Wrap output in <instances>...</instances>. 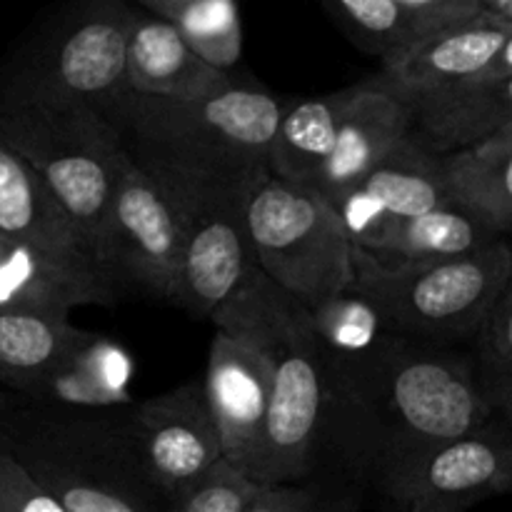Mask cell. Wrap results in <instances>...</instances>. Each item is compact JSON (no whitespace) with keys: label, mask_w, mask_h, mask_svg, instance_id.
Instances as JSON below:
<instances>
[{"label":"cell","mask_w":512,"mask_h":512,"mask_svg":"<svg viewBox=\"0 0 512 512\" xmlns=\"http://www.w3.org/2000/svg\"><path fill=\"white\" fill-rule=\"evenodd\" d=\"M268 90L233 80L200 100L120 93L105 110L135 165L158 180L183 213L243 208L270 173V150L285 113Z\"/></svg>","instance_id":"obj_1"},{"label":"cell","mask_w":512,"mask_h":512,"mask_svg":"<svg viewBox=\"0 0 512 512\" xmlns=\"http://www.w3.org/2000/svg\"><path fill=\"white\" fill-rule=\"evenodd\" d=\"M333 358L373 440V473L495 420L475 355L385 335L365 353Z\"/></svg>","instance_id":"obj_2"},{"label":"cell","mask_w":512,"mask_h":512,"mask_svg":"<svg viewBox=\"0 0 512 512\" xmlns=\"http://www.w3.org/2000/svg\"><path fill=\"white\" fill-rule=\"evenodd\" d=\"M5 450L68 512H168L133 428V405L65 410L10 398Z\"/></svg>","instance_id":"obj_3"},{"label":"cell","mask_w":512,"mask_h":512,"mask_svg":"<svg viewBox=\"0 0 512 512\" xmlns=\"http://www.w3.org/2000/svg\"><path fill=\"white\" fill-rule=\"evenodd\" d=\"M375 450L333 353L303 330L278 350L275 388L253 480L258 485L330 483L373 473Z\"/></svg>","instance_id":"obj_4"},{"label":"cell","mask_w":512,"mask_h":512,"mask_svg":"<svg viewBox=\"0 0 512 512\" xmlns=\"http://www.w3.org/2000/svg\"><path fill=\"white\" fill-rule=\"evenodd\" d=\"M353 293L378 310L388 335L453 348L475 343L512 273V240L443 263H390L355 245Z\"/></svg>","instance_id":"obj_5"},{"label":"cell","mask_w":512,"mask_h":512,"mask_svg":"<svg viewBox=\"0 0 512 512\" xmlns=\"http://www.w3.org/2000/svg\"><path fill=\"white\" fill-rule=\"evenodd\" d=\"M0 138L33 165L110 275V213L123 158L113 123L80 103L10 98L0 100Z\"/></svg>","instance_id":"obj_6"},{"label":"cell","mask_w":512,"mask_h":512,"mask_svg":"<svg viewBox=\"0 0 512 512\" xmlns=\"http://www.w3.org/2000/svg\"><path fill=\"white\" fill-rule=\"evenodd\" d=\"M188 220L183 268L173 303L210 320L218 333L283 348L308 330V310L260 268L243 208L183 213Z\"/></svg>","instance_id":"obj_7"},{"label":"cell","mask_w":512,"mask_h":512,"mask_svg":"<svg viewBox=\"0 0 512 512\" xmlns=\"http://www.w3.org/2000/svg\"><path fill=\"white\" fill-rule=\"evenodd\" d=\"M243 223L260 268L305 310L353 288L355 245L318 190L268 173L245 198Z\"/></svg>","instance_id":"obj_8"},{"label":"cell","mask_w":512,"mask_h":512,"mask_svg":"<svg viewBox=\"0 0 512 512\" xmlns=\"http://www.w3.org/2000/svg\"><path fill=\"white\" fill-rule=\"evenodd\" d=\"M133 5L93 0L45 20L0 65V100H60L105 113L125 93Z\"/></svg>","instance_id":"obj_9"},{"label":"cell","mask_w":512,"mask_h":512,"mask_svg":"<svg viewBox=\"0 0 512 512\" xmlns=\"http://www.w3.org/2000/svg\"><path fill=\"white\" fill-rule=\"evenodd\" d=\"M188 243V220L168 190L123 150L110 213L108 270L118 288L173 303Z\"/></svg>","instance_id":"obj_10"},{"label":"cell","mask_w":512,"mask_h":512,"mask_svg":"<svg viewBox=\"0 0 512 512\" xmlns=\"http://www.w3.org/2000/svg\"><path fill=\"white\" fill-rule=\"evenodd\" d=\"M373 480L400 508L435 503L465 512L490 495L512 493V430L495 418L465 438L383 465Z\"/></svg>","instance_id":"obj_11"},{"label":"cell","mask_w":512,"mask_h":512,"mask_svg":"<svg viewBox=\"0 0 512 512\" xmlns=\"http://www.w3.org/2000/svg\"><path fill=\"white\" fill-rule=\"evenodd\" d=\"M133 428L150 478L170 500L225 460L203 380L133 403Z\"/></svg>","instance_id":"obj_12"},{"label":"cell","mask_w":512,"mask_h":512,"mask_svg":"<svg viewBox=\"0 0 512 512\" xmlns=\"http://www.w3.org/2000/svg\"><path fill=\"white\" fill-rule=\"evenodd\" d=\"M278 350L218 330L210 343L203 385L223 440V455L250 480L273 398Z\"/></svg>","instance_id":"obj_13"},{"label":"cell","mask_w":512,"mask_h":512,"mask_svg":"<svg viewBox=\"0 0 512 512\" xmlns=\"http://www.w3.org/2000/svg\"><path fill=\"white\" fill-rule=\"evenodd\" d=\"M458 203L445 175L443 153L413 133L333 205L353 245H363L388 225Z\"/></svg>","instance_id":"obj_14"},{"label":"cell","mask_w":512,"mask_h":512,"mask_svg":"<svg viewBox=\"0 0 512 512\" xmlns=\"http://www.w3.org/2000/svg\"><path fill=\"white\" fill-rule=\"evenodd\" d=\"M0 235L30 245L75 270L108 278L115 285L78 225L50 193L45 180L3 138H0Z\"/></svg>","instance_id":"obj_15"},{"label":"cell","mask_w":512,"mask_h":512,"mask_svg":"<svg viewBox=\"0 0 512 512\" xmlns=\"http://www.w3.org/2000/svg\"><path fill=\"white\" fill-rule=\"evenodd\" d=\"M415 133L410 105L373 80L358 83V95L345 118L333 155L308 188L338 203L375 165L383 163Z\"/></svg>","instance_id":"obj_16"},{"label":"cell","mask_w":512,"mask_h":512,"mask_svg":"<svg viewBox=\"0 0 512 512\" xmlns=\"http://www.w3.org/2000/svg\"><path fill=\"white\" fill-rule=\"evenodd\" d=\"M510 38V30L470 23L415 45L393 63L383 65L373 83L403 98L408 105L473 85L488 70Z\"/></svg>","instance_id":"obj_17"},{"label":"cell","mask_w":512,"mask_h":512,"mask_svg":"<svg viewBox=\"0 0 512 512\" xmlns=\"http://www.w3.org/2000/svg\"><path fill=\"white\" fill-rule=\"evenodd\" d=\"M188 48L178 30L138 5L125 50V88L143 98L200 100L233 83Z\"/></svg>","instance_id":"obj_18"},{"label":"cell","mask_w":512,"mask_h":512,"mask_svg":"<svg viewBox=\"0 0 512 512\" xmlns=\"http://www.w3.org/2000/svg\"><path fill=\"white\" fill-rule=\"evenodd\" d=\"M118 285L100 275L58 263L50 255L0 235V313L68 318L83 305H110Z\"/></svg>","instance_id":"obj_19"},{"label":"cell","mask_w":512,"mask_h":512,"mask_svg":"<svg viewBox=\"0 0 512 512\" xmlns=\"http://www.w3.org/2000/svg\"><path fill=\"white\" fill-rule=\"evenodd\" d=\"M135 360L118 340L85 333L68 358L35 385L28 395L33 403L65 410H115L133 405L130 383Z\"/></svg>","instance_id":"obj_20"},{"label":"cell","mask_w":512,"mask_h":512,"mask_svg":"<svg viewBox=\"0 0 512 512\" xmlns=\"http://www.w3.org/2000/svg\"><path fill=\"white\" fill-rule=\"evenodd\" d=\"M498 240L505 238H500L478 213L458 203L388 225L358 248L390 263H443L480 253Z\"/></svg>","instance_id":"obj_21"},{"label":"cell","mask_w":512,"mask_h":512,"mask_svg":"<svg viewBox=\"0 0 512 512\" xmlns=\"http://www.w3.org/2000/svg\"><path fill=\"white\" fill-rule=\"evenodd\" d=\"M358 95V85L338 93L303 98L285 105L270 150V173L280 180L310 185L338 145L345 118Z\"/></svg>","instance_id":"obj_22"},{"label":"cell","mask_w":512,"mask_h":512,"mask_svg":"<svg viewBox=\"0 0 512 512\" xmlns=\"http://www.w3.org/2000/svg\"><path fill=\"white\" fill-rule=\"evenodd\" d=\"M415 130L438 153H455L493 138L512 125V78L465 85L410 105Z\"/></svg>","instance_id":"obj_23"},{"label":"cell","mask_w":512,"mask_h":512,"mask_svg":"<svg viewBox=\"0 0 512 512\" xmlns=\"http://www.w3.org/2000/svg\"><path fill=\"white\" fill-rule=\"evenodd\" d=\"M85 333L68 318L0 313V385L28 395L68 358Z\"/></svg>","instance_id":"obj_24"},{"label":"cell","mask_w":512,"mask_h":512,"mask_svg":"<svg viewBox=\"0 0 512 512\" xmlns=\"http://www.w3.org/2000/svg\"><path fill=\"white\" fill-rule=\"evenodd\" d=\"M443 168L455 198L500 238L512 240V135L443 153Z\"/></svg>","instance_id":"obj_25"},{"label":"cell","mask_w":512,"mask_h":512,"mask_svg":"<svg viewBox=\"0 0 512 512\" xmlns=\"http://www.w3.org/2000/svg\"><path fill=\"white\" fill-rule=\"evenodd\" d=\"M140 8L173 25L200 60L220 73L243 58V20L233 0H140Z\"/></svg>","instance_id":"obj_26"},{"label":"cell","mask_w":512,"mask_h":512,"mask_svg":"<svg viewBox=\"0 0 512 512\" xmlns=\"http://www.w3.org/2000/svg\"><path fill=\"white\" fill-rule=\"evenodd\" d=\"M323 10L355 48L383 65L423 43L405 0H325Z\"/></svg>","instance_id":"obj_27"},{"label":"cell","mask_w":512,"mask_h":512,"mask_svg":"<svg viewBox=\"0 0 512 512\" xmlns=\"http://www.w3.org/2000/svg\"><path fill=\"white\" fill-rule=\"evenodd\" d=\"M308 328L338 358L365 353L388 335L378 310L353 290L308 310Z\"/></svg>","instance_id":"obj_28"},{"label":"cell","mask_w":512,"mask_h":512,"mask_svg":"<svg viewBox=\"0 0 512 512\" xmlns=\"http://www.w3.org/2000/svg\"><path fill=\"white\" fill-rule=\"evenodd\" d=\"M260 485L223 460L170 500L168 512H245Z\"/></svg>","instance_id":"obj_29"},{"label":"cell","mask_w":512,"mask_h":512,"mask_svg":"<svg viewBox=\"0 0 512 512\" xmlns=\"http://www.w3.org/2000/svg\"><path fill=\"white\" fill-rule=\"evenodd\" d=\"M473 355L478 360L483 385L495 383L512 370V273L493 315L475 340Z\"/></svg>","instance_id":"obj_30"},{"label":"cell","mask_w":512,"mask_h":512,"mask_svg":"<svg viewBox=\"0 0 512 512\" xmlns=\"http://www.w3.org/2000/svg\"><path fill=\"white\" fill-rule=\"evenodd\" d=\"M0 512H68L33 475L0 450Z\"/></svg>","instance_id":"obj_31"},{"label":"cell","mask_w":512,"mask_h":512,"mask_svg":"<svg viewBox=\"0 0 512 512\" xmlns=\"http://www.w3.org/2000/svg\"><path fill=\"white\" fill-rule=\"evenodd\" d=\"M325 485H260L245 512H320Z\"/></svg>","instance_id":"obj_32"},{"label":"cell","mask_w":512,"mask_h":512,"mask_svg":"<svg viewBox=\"0 0 512 512\" xmlns=\"http://www.w3.org/2000/svg\"><path fill=\"white\" fill-rule=\"evenodd\" d=\"M363 480L358 475L348 478H335L325 485L323 505L320 512H360V500H363Z\"/></svg>","instance_id":"obj_33"},{"label":"cell","mask_w":512,"mask_h":512,"mask_svg":"<svg viewBox=\"0 0 512 512\" xmlns=\"http://www.w3.org/2000/svg\"><path fill=\"white\" fill-rule=\"evenodd\" d=\"M485 393H488L490 405H493L495 418L503 420L512 430V370L500 380H495V383L485 385Z\"/></svg>","instance_id":"obj_34"},{"label":"cell","mask_w":512,"mask_h":512,"mask_svg":"<svg viewBox=\"0 0 512 512\" xmlns=\"http://www.w3.org/2000/svg\"><path fill=\"white\" fill-rule=\"evenodd\" d=\"M480 23L512 33V0H480Z\"/></svg>","instance_id":"obj_35"},{"label":"cell","mask_w":512,"mask_h":512,"mask_svg":"<svg viewBox=\"0 0 512 512\" xmlns=\"http://www.w3.org/2000/svg\"><path fill=\"white\" fill-rule=\"evenodd\" d=\"M505 78H512V33H510V38L505 40L503 48H500V53L495 55L493 63L488 65V70H485V73L480 75L473 85L498 83V80H505Z\"/></svg>","instance_id":"obj_36"},{"label":"cell","mask_w":512,"mask_h":512,"mask_svg":"<svg viewBox=\"0 0 512 512\" xmlns=\"http://www.w3.org/2000/svg\"><path fill=\"white\" fill-rule=\"evenodd\" d=\"M403 512H463L458 508H450V505H435V503H415L405 505Z\"/></svg>","instance_id":"obj_37"},{"label":"cell","mask_w":512,"mask_h":512,"mask_svg":"<svg viewBox=\"0 0 512 512\" xmlns=\"http://www.w3.org/2000/svg\"><path fill=\"white\" fill-rule=\"evenodd\" d=\"M8 403V395L0 393V450H5V413H8Z\"/></svg>","instance_id":"obj_38"},{"label":"cell","mask_w":512,"mask_h":512,"mask_svg":"<svg viewBox=\"0 0 512 512\" xmlns=\"http://www.w3.org/2000/svg\"><path fill=\"white\" fill-rule=\"evenodd\" d=\"M498 135H512V125H508V128H505L503 133H498Z\"/></svg>","instance_id":"obj_39"}]
</instances>
